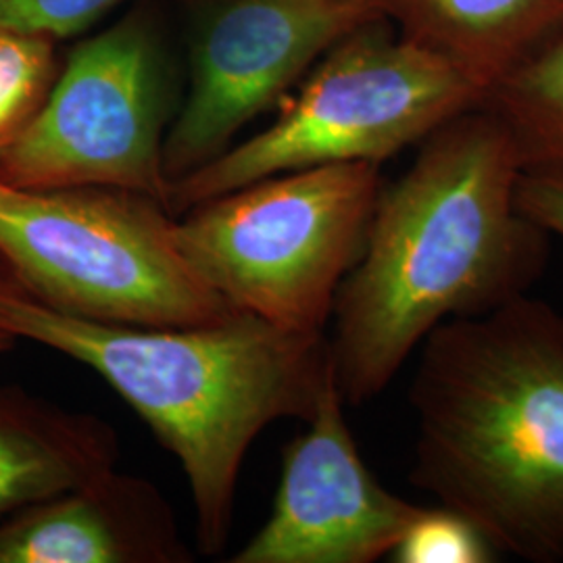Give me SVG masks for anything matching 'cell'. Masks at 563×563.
<instances>
[{
  "label": "cell",
  "mask_w": 563,
  "mask_h": 563,
  "mask_svg": "<svg viewBox=\"0 0 563 563\" xmlns=\"http://www.w3.org/2000/svg\"><path fill=\"white\" fill-rule=\"evenodd\" d=\"M522 174L504 123L474 107L383 186L332 311L328 344L346 405L376 399L439 325L528 295L543 276L551 236L516 205Z\"/></svg>",
  "instance_id": "1"
},
{
  "label": "cell",
  "mask_w": 563,
  "mask_h": 563,
  "mask_svg": "<svg viewBox=\"0 0 563 563\" xmlns=\"http://www.w3.org/2000/svg\"><path fill=\"white\" fill-rule=\"evenodd\" d=\"M0 332L84 363L130 402L180 462L205 555L230 537L251 444L274 422H307L332 372L325 334L246 313L201 325L92 322L34 299L2 267Z\"/></svg>",
  "instance_id": "2"
},
{
  "label": "cell",
  "mask_w": 563,
  "mask_h": 563,
  "mask_svg": "<svg viewBox=\"0 0 563 563\" xmlns=\"http://www.w3.org/2000/svg\"><path fill=\"white\" fill-rule=\"evenodd\" d=\"M409 481L497 553L563 563V313L522 295L444 322L409 388Z\"/></svg>",
  "instance_id": "3"
},
{
  "label": "cell",
  "mask_w": 563,
  "mask_h": 563,
  "mask_svg": "<svg viewBox=\"0 0 563 563\" xmlns=\"http://www.w3.org/2000/svg\"><path fill=\"white\" fill-rule=\"evenodd\" d=\"M369 21L336 42L260 134L169 184L167 209L190 207L284 172L380 163L483 104L484 92L441 55Z\"/></svg>",
  "instance_id": "4"
},
{
  "label": "cell",
  "mask_w": 563,
  "mask_h": 563,
  "mask_svg": "<svg viewBox=\"0 0 563 563\" xmlns=\"http://www.w3.org/2000/svg\"><path fill=\"white\" fill-rule=\"evenodd\" d=\"M0 267L34 299L92 322L201 325L239 313L186 262L176 216L123 188L0 180Z\"/></svg>",
  "instance_id": "5"
},
{
  "label": "cell",
  "mask_w": 563,
  "mask_h": 563,
  "mask_svg": "<svg viewBox=\"0 0 563 563\" xmlns=\"http://www.w3.org/2000/svg\"><path fill=\"white\" fill-rule=\"evenodd\" d=\"M383 186L374 163L284 172L190 207L176 218V236L186 262L234 311L325 334Z\"/></svg>",
  "instance_id": "6"
},
{
  "label": "cell",
  "mask_w": 563,
  "mask_h": 563,
  "mask_svg": "<svg viewBox=\"0 0 563 563\" xmlns=\"http://www.w3.org/2000/svg\"><path fill=\"white\" fill-rule=\"evenodd\" d=\"M176 111L157 25L142 9L132 11L60 63L41 111L0 157V180L21 188L111 186L167 207L163 151Z\"/></svg>",
  "instance_id": "7"
},
{
  "label": "cell",
  "mask_w": 563,
  "mask_h": 563,
  "mask_svg": "<svg viewBox=\"0 0 563 563\" xmlns=\"http://www.w3.org/2000/svg\"><path fill=\"white\" fill-rule=\"evenodd\" d=\"M380 18L383 0H201L188 92L163 151L169 184L220 157L336 42Z\"/></svg>",
  "instance_id": "8"
},
{
  "label": "cell",
  "mask_w": 563,
  "mask_h": 563,
  "mask_svg": "<svg viewBox=\"0 0 563 563\" xmlns=\"http://www.w3.org/2000/svg\"><path fill=\"white\" fill-rule=\"evenodd\" d=\"M334 365L307 430L286 444L272 514L232 563H374L420 514L384 488L344 418Z\"/></svg>",
  "instance_id": "9"
},
{
  "label": "cell",
  "mask_w": 563,
  "mask_h": 563,
  "mask_svg": "<svg viewBox=\"0 0 563 563\" xmlns=\"http://www.w3.org/2000/svg\"><path fill=\"white\" fill-rule=\"evenodd\" d=\"M192 553L162 490L104 470L0 522V563H186Z\"/></svg>",
  "instance_id": "10"
},
{
  "label": "cell",
  "mask_w": 563,
  "mask_h": 563,
  "mask_svg": "<svg viewBox=\"0 0 563 563\" xmlns=\"http://www.w3.org/2000/svg\"><path fill=\"white\" fill-rule=\"evenodd\" d=\"M118 434L20 386H0V522L115 467Z\"/></svg>",
  "instance_id": "11"
},
{
  "label": "cell",
  "mask_w": 563,
  "mask_h": 563,
  "mask_svg": "<svg viewBox=\"0 0 563 563\" xmlns=\"http://www.w3.org/2000/svg\"><path fill=\"white\" fill-rule=\"evenodd\" d=\"M383 2L399 34L453 63L484 97L563 23V0Z\"/></svg>",
  "instance_id": "12"
},
{
  "label": "cell",
  "mask_w": 563,
  "mask_h": 563,
  "mask_svg": "<svg viewBox=\"0 0 563 563\" xmlns=\"http://www.w3.org/2000/svg\"><path fill=\"white\" fill-rule=\"evenodd\" d=\"M516 144L523 174L563 180V23L484 97Z\"/></svg>",
  "instance_id": "13"
},
{
  "label": "cell",
  "mask_w": 563,
  "mask_h": 563,
  "mask_svg": "<svg viewBox=\"0 0 563 563\" xmlns=\"http://www.w3.org/2000/svg\"><path fill=\"white\" fill-rule=\"evenodd\" d=\"M59 67L57 41L0 23V157L41 111Z\"/></svg>",
  "instance_id": "14"
},
{
  "label": "cell",
  "mask_w": 563,
  "mask_h": 563,
  "mask_svg": "<svg viewBox=\"0 0 563 563\" xmlns=\"http://www.w3.org/2000/svg\"><path fill=\"white\" fill-rule=\"evenodd\" d=\"M499 558L483 532L449 507H422L390 553L397 563H490Z\"/></svg>",
  "instance_id": "15"
},
{
  "label": "cell",
  "mask_w": 563,
  "mask_h": 563,
  "mask_svg": "<svg viewBox=\"0 0 563 563\" xmlns=\"http://www.w3.org/2000/svg\"><path fill=\"white\" fill-rule=\"evenodd\" d=\"M125 0H0V23L53 41L88 30Z\"/></svg>",
  "instance_id": "16"
},
{
  "label": "cell",
  "mask_w": 563,
  "mask_h": 563,
  "mask_svg": "<svg viewBox=\"0 0 563 563\" xmlns=\"http://www.w3.org/2000/svg\"><path fill=\"white\" fill-rule=\"evenodd\" d=\"M516 205L549 236L563 239V180L522 174L516 190Z\"/></svg>",
  "instance_id": "17"
},
{
  "label": "cell",
  "mask_w": 563,
  "mask_h": 563,
  "mask_svg": "<svg viewBox=\"0 0 563 563\" xmlns=\"http://www.w3.org/2000/svg\"><path fill=\"white\" fill-rule=\"evenodd\" d=\"M15 339H11V336H7V334H2L0 332V353H4V351H11L13 346H15Z\"/></svg>",
  "instance_id": "18"
}]
</instances>
